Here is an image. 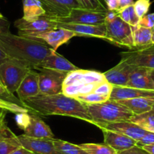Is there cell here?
Wrapping results in <instances>:
<instances>
[{
    "label": "cell",
    "mask_w": 154,
    "mask_h": 154,
    "mask_svg": "<svg viewBox=\"0 0 154 154\" xmlns=\"http://www.w3.org/2000/svg\"><path fill=\"white\" fill-rule=\"evenodd\" d=\"M4 17V16L2 15V14H1V13H0V17Z\"/></svg>",
    "instance_id": "f907efd6"
},
{
    "label": "cell",
    "mask_w": 154,
    "mask_h": 154,
    "mask_svg": "<svg viewBox=\"0 0 154 154\" xmlns=\"http://www.w3.org/2000/svg\"><path fill=\"white\" fill-rule=\"evenodd\" d=\"M106 12L91 11L82 8H74L67 17L54 19L60 23H79V24L99 25L105 23Z\"/></svg>",
    "instance_id": "8fae6325"
},
{
    "label": "cell",
    "mask_w": 154,
    "mask_h": 154,
    "mask_svg": "<svg viewBox=\"0 0 154 154\" xmlns=\"http://www.w3.org/2000/svg\"><path fill=\"white\" fill-rule=\"evenodd\" d=\"M149 74L152 82L154 83V69H149Z\"/></svg>",
    "instance_id": "7dc6e473"
},
{
    "label": "cell",
    "mask_w": 154,
    "mask_h": 154,
    "mask_svg": "<svg viewBox=\"0 0 154 154\" xmlns=\"http://www.w3.org/2000/svg\"><path fill=\"white\" fill-rule=\"evenodd\" d=\"M106 8L108 11H116L119 10V0H105Z\"/></svg>",
    "instance_id": "ab89813d"
},
{
    "label": "cell",
    "mask_w": 154,
    "mask_h": 154,
    "mask_svg": "<svg viewBox=\"0 0 154 154\" xmlns=\"http://www.w3.org/2000/svg\"><path fill=\"white\" fill-rule=\"evenodd\" d=\"M0 48L9 58L35 70H37L45 57L53 51L43 41L14 35L10 31L0 32Z\"/></svg>",
    "instance_id": "7a4b0ae2"
},
{
    "label": "cell",
    "mask_w": 154,
    "mask_h": 154,
    "mask_svg": "<svg viewBox=\"0 0 154 154\" xmlns=\"http://www.w3.org/2000/svg\"><path fill=\"white\" fill-rule=\"evenodd\" d=\"M88 154H118V152L105 143H86L79 144Z\"/></svg>",
    "instance_id": "f1b7e54d"
},
{
    "label": "cell",
    "mask_w": 154,
    "mask_h": 154,
    "mask_svg": "<svg viewBox=\"0 0 154 154\" xmlns=\"http://www.w3.org/2000/svg\"><path fill=\"white\" fill-rule=\"evenodd\" d=\"M22 105L32 113L38 116H64L76 118L92 124L85 103L63 93L54 95H42L29 97L21 101Z\"/></svg>",
    "instance_id": "6da1fadb"
},
{
    "label": "cell",
    "mask_w": 154,
    "mask_h": 154,
    "mask_svg": "<svg viewBox=\"0 0 154 154\" xmlns=\"http://www.w3.org/2000/svg\"><path fill=\"white\" fill-rule=\"evenodd\" d=\"M45 11V15L54 20L67 17L72 9L81 8L77 0H39Z\"/></svg>",
    "instance_id": "7c38bea8"
},
{
    "label": "cell",
    "mask_w": 154,
    "mask_h": 154,
    "mask_svg": "<svg viewBox=\"0 0 154 154\" xmlns=\"http://www.w3.org/2000/svg\"><path fill=\"white\" fill-rule=\"evenodd\" d=\"M112 88H113V85L109 83L107 81H104V82H101V83H100L97 85V88L94 91V92L103 94V95L110 96Z\"/></svg>",
    "instance_id": "e575fe53"
},
{
    "label": "cell",
    "mask_w": 154,
    "mask_h": 154,
    "mask_svg": "<svg viewBox=\"0 0 154 154\" xmlns=\"http://www.w3.org/2000/svg\"><path fill=\"white\" fill-rule=\"evenodd\" d=\"M149 113H151V114H153L154 115V105H153V106H152V109H151L150 111H149Z\"/></svg>",
    "instance_id": "c3c4849f"
},
{
    "label": "cell",
    "mask_w": 154,
    "mask_h": 154,
    "mask_svg": "<svg viewBox=\"0 0 154 154\" xmlns=\"http://www.w3.org/2000/svg\"><path fill=\"white\" fill-rule=\"evenodd\" d=\"M138 25L143 27L154 29V13L146 14L139 20Z\"/></svg>",
    "instance_id": "d590c367"
},
{
    "label": "cell",
    "mask_w": 154,
    "mask_h": 154,
    "mask_svg": "<svg viewBox=\"0 0 154 154\" xmlns=\"http://www.w3.org/2000/svg\"><path fill=\"white\" fill-rule=\"evenodd\" d=\"M8 59H9L8 56L0 48V65L3 63L5 61H6Z\"/></svg>",
    "instance_id": "ee69618b"
},
{
    "label": "cell",
    "mask_w": 154,
    "mask_h": 154,
    "mask_svg": "<svg viewBox=\"0 0 154 154\" xmlns=\"http://www.w3.org/2000/svg\"><path fill=\"white\" fill-rule=\"evenodd\" d=\"M134 66L121 60L117 65L103 72L106 81L113 86H126Z\"/></svg>",
    "instance_id": "2e32d148"
},
{
    "label": "cell",
    "mask_w": 154,
    "mask_h": 154,
    "mask_svg": "<svg viewBox=\"0 0 154 154\" xmlns=\"http://www.w3.org/2000/svg\"><path fill=\"white\" fill-rule=\"evenodd\" d=\"M0 97H2V98L5 99V100L11 102H14L13 100H17V101H20V100H17V99L13 96V94H10V93L5 89V87H4L1 83H0Z\"/></svg>",
    "instance_id": "f35d334b"
},
{
    "label": "cell",
    "mask_w": 154,
    "mask_h": 154,
    "mask_svg": "<svg viewBox=\"0 0 154 154\" xmlns=\"http://www.w3.org/2000/svg\"><path fill=\"white\" fill-rule=\"evenodd\" d=\"M103 134V141L105 144L108 145L116 152L126 150L137 145V142L134 139L123 135L119 133L101 128Z\"/></svg>",
    "instance_id": "d6986e66"
},
{
    "label": "cell",
    "mask_w": 154,
    "mask_h": 154,
    "mask_svg": "<svg viewBox=\"0 0 154 154\" xmlns=\"http://www.w3.org/2000/svg\"><path fill=\"white\" fill-rule=\"evenodd\" d=\"M130 122L136 124L149 132H154V115L149 112L140 115H134L130 119Z\"/></svg>",
    "instance_id": "4316f807"
},
{
    "label": "cell",
    "mask_w": 154,
    "mask_h": 154,
    "mask_svg": "<svg viewBox=\"0 0 154 154\" xmlns=\"http://www.w3.org/2000/svg\"><path fill=\"white\" fill-rule=\"evenodd\" d=\"M117 13L119 17L131 26H135L138 25L140 18L137 17L133 5L122 8L118 11Z\"/></svg>",
    "instance_id": "f546056e"
},
{
    "label": "cell",
    "mask_w": 154,
    "mask_h": 154,
    "mask_svg": "<svg viewBox=\"0 0 154 154\" xmlns=\"http://www.w3.org/2000/svg\"><path fill=\"white\" fill-rule=\"evenodd\" d=\"M134 3V0H119V10L118 11L130 6V5H133Z\"/></svg>",
    "instance_id": "b9f144b4"
},
{
    "label": "cell",
    "mask_w": 154,
    "mask_h": 154,
    "mask_svg": "<svg viewBox=\"0 0 154 154\" xmlns=\"http://www.w3.org/2000/svg\"><path fill=\"white\" fill-rule=\"evenodd\" d=\"M85 105L93 125L99 128L108 123L130 121L134 116L129 109L117 100H108L103 103Z\"/></svg>",
    "instance_id": "277c9868"
},
{
    "label": "cell",
    "mask_w": 154,
    "mask_h": 154,
    "mask_svg": "<svg viewBox=\"0 0 154 154\" xmlns=\"http://www.w3.org/2000/svg\"><path fill=\"white\" fill-rule=\"evenodd\" d=\"M16 92L20 101L40 94L38 72H35V69H29L28 71Z\"/></svg>",
    "instance_id": "ac0fdd59"
},
{
    "label": "cell",
    "mask_w": 154,
    "mask_h": 154,
    "mask_svg": "<svg viewBox=\"0 0 154 154\" xmlns=\"http://www.w3.org/2000/svg\"><path fill=\"white\" fill-rule=\"evenodd\" d=\"M38 71L39 94L54 95L63 92V84L68 72L49 69H39Z\"/></svg>",
    "instance_id": "9c48e42d"
},
{
    "label": "cell",
    "mask_w": 154,
    "mask_h": 154,
    "mask_svg": "<svg viewBox=\"0 0 154 154\" xmlns=\"http://www.w3.org/2000/svg\"><path fill=\"white\" fill-rule=\"evenodd\" d=\"M101 128L119 133V134H122L123 135L134 139L136 141L140 140L147 132L137 125L130 122V121H122V122L108 123L100 127V129Z\"/></svg>",
    "instance_id": "e0dca14e"
},
{
    "label": "cell",
    "mask_w": 154,
    "mask_h": 154,
    "mask_svg": "<svg viewBox=\"0 0 154 154\" xmlns=\"http://www.w3.org/2000/svg\"><path fill=\"white\" fill-rule=\"evenodd\" d=\"M0 108L6 109L7 111L13 112V113H28L29 109H26L23 106L18 104L17 103L8 101L5 99L0 97Z\"/></svg>",
    "instance_id": "d6a6232c"
},
{
    "label": "cell",
    "mask_w": 154,
    "mask_h": 154,
    "mask_svg": "<svg viewBox=\"0 0 154 154\" xmlns=\"http://www.w3.org/2000/svg\"><path fill=\"white\" fill-rule=\"evenodd\" d=\"M152 43L154 44V32H153V34H152Z\"/></svg>",
    "instance_id": "681fc988"
},
{
    "label": "cell",
    "mask_w": 154,
    "mask_h": 154,
    "mask_svg": "<svg viewBox=\"0 0 154 154\" xmlns=\"http://www.w3.org/2000/svg\"><path fill=\"white\" fill-rule=\"evenodd\" d=\"M117 101L129 109L134 115H140L152 109L154 105V97H137Z\"/></svg>",
    "instance_id": "cb8c5ba5"
},
{
    "label": "cell",
    "mask_w": 154,
    "mask_h": 154,
    "mask_svg": "<svg viewBox=\"0 0 154 154\" xmlns=\"http://www.w3.org/2000/svg\"><path fill=\"white\" fill-rule=\"evenodd\" d=\"M118 154H150L147 151L145 150L143 147H140L138 146H134L130 149H126V150L118 152Z\"/></svg>",
    "instance_id": "74e56055"
},
{
    "label": "cell",
    "mask_w": 154,
    "mask_h": 154,
    "mask_svg": "<svg viewBox=\"0 0 154 154\" xmlns=\"http://www.w3.org/2000/svg\"><path fill=\"white\" fill-rule=\"evenodd\" d=\"M14 26L18 29V35L35 40L39 34L57 28V22L46 15H43L35 20L18 19L14 22Z\"/></svg>",
    "instance_id": "ba28073f"
},
{
    "label": "cell",
    "mask_w": 154,
    "mask_h": 154,
    "mask_svg": "<svg viewBox=\"0 0 154 154\" xmlns=\"http://www.w3.org/2000/svg\"><path fill=\"white\" fill-rule=\"evenodd\" d=\"M28 113H17L16 116V122L24 131L23 134L32 138H54L50 127L38 115Z\"/></svg>",
    "instance_id": "52a82bcc"
},
{
    "label": "cell",
    "mask_w": 154,
    "mask_h": 154,
    "mask_svg": "<svg viewBox=\"0 0 154 154\" xmlns=\"http://www.w3.org/2000/svg\"><path fill=\"white\" fill-rule=\"evenodd\" d=\"M74 36H75V34L72 31L57 27L52 30L39 34L35 37V40L43 41L53 51H56L59 47L66 43Z\"/></svg>",
    "instance_id": "9a60e30c"
},
{
    "label": "cell",
    "mask_w": 154,
    "mask_h": 154,
    "mask_svg": "<svg viewBox=\"0 0 154 154\" xmlns=\"http://www.w3.org/2000/svg\"><path fill=\"white\" fill-rule=\"evenodd\" d=\"M7 112H8V111H7L6 109L0 108V123H2L3 121H5V116H6Z\"/></svg>",
    "instance_id": "bcb514c9"
},
{
    "label": "cell",
    "mask_w": 154,
    "mask_h": 154,
    "mask_svg": "<svg viewBox=\"0 0 154 154\" xmlns=\"http://www.w3.org/2000/svg\"><path fill=\"white\" fill-rule=\"evenodd\" d=\"M23 18L28 20H35L45 14L39 0H23Z\"/></svg>",
    "instance_id": "484cf974"
},
{
    "label": "cell",
    "mask_w": 154,
    "mask_h": 154,
    "mask_svg": "<svg viewBox=\"0 0 154 154\" xmlns=\"http://www.w3.org/2000/svg\"><path fill=\"white\" fill-rule=\"evenodd\" d=\"M76 99L82 103H86V104H93V103H103V102L109 100V96L91 92L88 94H85V95L79 96V97H76Z\"/></svg>",
    "instance_id": "1f68e13d"
},
{
    "label": "cell",
    "mask_w": 154,
    "mask_h": 154,
    "mask_svg": "<svg viewBox=\"0 0 154 154\" xmlns=\"http://www.w3.org/2000/svg\"><path fill=\"white\" fill-rule=\"evenodd\" d=\"M131 28L134 48H142L152 44V37L153 34V30L152 29L143 27L140 25L131 26Z\"/></svg>",
    "instance_id": "d4e9b609"
},
{
    "label": "cell",
    "mask_w": 154,
    "mask_h": 154,
    "mask_svg": "<svg viewBox=\"0 0 154 154\" xmlns=\"http://www.w3.org/2000/svg\"><path fill=\"white\" fill-rule=\"evenodd\" d=\"M10 23L5 17H0V32H8Z\"/></svg>",
    "instance_id": "60d3db41"
},
{
    "label": "cell",
    "mask_w": 154,
    "mask_h": 154,
    "mask_svg": "<svg viewBox=\"0 0 154 154\" xmlns=\"http://www.w3.org/2000/svg\"><path fill=\"white\" fill-rule=\"evenodd\" d=\"M29 69L20 62L9 58L0 65V83L13 94Z\"/></svg>",
    "instance_id": "8992f818"
},
{
    "label": "cell",
    "mask_w": 154,
    "mask_h": 154,
    "mask_svg": "<svg viewBox=\"0 0 154 154\" xmlns=\"http://www.w3.org/2000/svg\"><path fill=\"white\" fill-rule=\"evenodd\" d=\"M39 69H49L53 70L60 71V72H69L76 70L79 68L75 66L73 63L69 62L60 54L53 51L48 56L45 57L40 63L37 70Z\"/></svg>",
    "instance_id": "ffe728a7"
},
{
    "label": "cell",
    "mask_w": 154,
    "mask_h": 154,
    "mask_svg": "<svg viewBox=\"0 0 154 154\" xmlns=\"http://www.w3.org/2000/svg\"><path fill=\"white\" fill-rule=\"evenodd\" d=\"M106 81L103 72L78 69L68 72L63 84V94L76 97L94 92L97 85Z\"/></svg>",
    "instance_id": "3957f363"
},
{
    "label": "cell",
    "mask_w": 154,
    "mask_h": 154,
    "mask_svg": "<svg viewBox=\"0 0 154 154\" xmlns=\"http://www.w3.org/2000/svg\"><path fill=\"white\" fill-rule=\"evenodd\" d=\"M121 60L134 66L154 69V44L120 54Z\"/></svg>",
    "instance_id": "30bf717a"
},
{
    "label": "cell",
    "mask_w": 154,
    "mask_h": 154,
    "mask_svg": "<svg viewBox=\"0 0 154 154\" xmlns=\"http://www.w3.org/2000/svg\"><path fill=\"white\" fill-rule=\"evenodd\" d=\"M53 143L56 149L62 154H88L82 149L79 144H73L69 142L56 138H53Z\"/></svg>",
    "instance_id": "83f0119b"
},
{
    "label": "cell",
    "mask_w": 154,
    "mask_h": 154,
    "mask_svg": "<svg viewBox=\"0 0 154 154\" xmlns=\"http://www.w3.org/2000/svg\"><path fill=\"white\" fill-rule=\"evenodd\" d=\"M137 97H154V91L127 86H113L109 100H122Z\"/></svg>",
    "instance_id": "603a6c76"
},
{
    "label": "cell",
    "mask_w": 154,
    "mask_h": 154,
    "mask_svg": "<svg viewBox=\"0 0 154 154\" xmlns=\"http://www.w3.org/2000/svg\"><path fill=\"white\" fill-rule=\"evenodd\" d=\"M11 154H36L35 152H32V151L29 150V149H26L23 146H20L19 148H17V149H15L14 151H13Z\"/></svg>",
    "instance_id": "7bdbcfd3"
},
{
    "label": "cell",
    "mask_w": 154,
    "mask_h": 154,
    "mask_svg": "<svg viewBox=\"0 0 154 154\" xmlns=\"http://www.w3.org/2000/svg\"><path fill=\"white\" fill-rule=\"evenodd\" d=\"M81 8L99 12H107L105 0H77Z\"/></svg>",
    "instance_id": "4dcf8cb0"
},
{
    "label": "cell",
    "mask_w": 154,
    "mask_h": 154,
    "mask_svg": "<svg viewBox=\"0 0 154 154\" xmlns=\"http://www.w3.org/2000/svg\"><path fill=\"white\" fill-rule=\"evenodd\" d=\"M57 22V21H56ZM57 27L72 31L75 36H88L106 39V25L103 24H79L57 22Z\"/></svg>",
    "instance_id": "4fadbf2b"
},
{
    "label": "cell",
    "mask_w": 154,
    "mask_h": 154,
    "mask_svg": "<svg viewBox=\"0 0 154 154\" xmlns=\"http://www.w3.org/2000/svg\"><path fill=\"white\" fill-rule=\"evenodd\" d=\"M154 143V132H149L147 131L146 134L137 142V146L143 147L146 145Z\"/></svg>",
    "instance_id": "8d00e7d4"
},
{
    "label": "cell",
    "mask_w": 154,
    "mask_h": 154,
    "mask_svg": "<svg viewBox=\"0 0 154 154\" xmlns=\"http://www.w3.org/2000/svg\"><path fill=\"white\" fill-rule=\"evenodd\" d=\"M150 5V0H137L134 2L133 6L137 17L140 19L147 14Z\"/></svg>",
    "instance_id": "836d02e7"
},
{
    "label": "cell",
    "mask_w": 154,
    "mask_h": 154,
    "mask_svg": "<svg viewBox=\"0 0 154 154\" xmlns=\"http://www.w3.org/2000/svg\"><path fill=\"white\" fill-rule=\"evenodd\" d=\"M106 39L105 40L122 48L134 49L132 28L122 20L119 15L111 20H105Z\"/></svg>",
    "instance_id": "5b68a950"
},
{
    "label": "cell",
    "mask_w": 154,
    "mask_h": 154,
    "mask_svg": "<svg viewBox=\"0 0 154 154\" xmlns=\"http://www.w3.org/2000/svg\"><path fill=\"white\" fill-rule=\"evenodd\" d=\"M143 148L145 150L147 151L148 152H149L150 154H154V143L146 145V146H143Z\"/></svg>",
    "instance_id": "f6af8a7d"
},
{
    "label": "cell",
    "mask_w": 154,
    "mask_h": 154,
    "mask_svg": "<svg viewBox=\"0 0 154 154\" xmlns=\"http://www.w3.org/2000/svg\"><path fill=\"white\" fill-rule=\"evenodd\" d=\"M127 87L138 89L154 91V83L149 74V69L140 66H134L128 78Z\"/></svg>",
    "instance_id": "44dd1931"
},
{
    "label": "cell",
    "mask_w": 154,
    "mask_h": 154,
    "mask_svg": "<svg viewBox=\"0 0 154 154\" xmlns=\"http://www.w3.org/2000/svg\"><path fill=\"white\" fill-rule=\"evenodd\" d=\"M153 32H154V29H153Z\"/></svg>",
    "instance_id": "816d5d0a"
},
{
    "label": "cell",
    "mask_w": 154,
    "mask_h": 154,
    "mask_svg": "<svg viewBox=\"0 0 154 154\" xmlns=\"http://www.w3.org/2000/svg\"><path fill=\"white\" fill-rule=\"evenodd\" d=\"M17 137L22 146L36 154H62L54 146L53 138H32L25 134H21Z\"/></svg>",
    "instance_id": "5bb4252c"
},
{
    "label": "cell",
    "mask_w": 154,
    "mask_h": 154,
    "mask_svg": "<svg viewBox=\"0 0 154 154\" xmlns=\"http://www.w3.org/2000/svg\"><path fill=\"white\" fill-rule=\"evenodd\" d=\"M20 146L18 137L8 128L5 121L0 123V154H11Z\"/></svg>",
    "instance_id": "7402d4cb"
}]
</instances>
